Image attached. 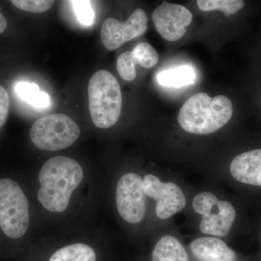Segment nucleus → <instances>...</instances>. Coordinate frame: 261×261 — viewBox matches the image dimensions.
<instances>
[{"label":"nucleus","instance_id":"obj_1","mask_svg":"<svg viewBox=\"0 0 261 261\" xmlns=\"http://www.w3.org/2000/svg\"><path fill=\"white\" fill-rule=\"evenodd\" d=\"M83 176L82 166L75 160L65 156L51 158L39 171L38 200L50 212H64Z\"/></svg>","mask_w":261,"mask_h":261},{"label":"nucleus","instance_id":"obj_2","mask_svg":"<svg viewBox=\"0 0 261 261\" xmlns=\"http://www.w3.org/2000/svg\"><path fill=\"white\" fill-rule=\"evenodd\" d=\"M233 114L231 99L225 95L211 98L200 92L187 99L180 109L178 122L189 133L206 135L227 124Z\"/></svg>","mask_w":261,"mask_h":261},{"label":"nucleus","instance_id":"obj_3","mask_svg":"<svg viewBox=\"0 0 261 261\" xmlns=\"http://www.w3.org/2000/svg\"><path fill=\"white\" fill-rule=\"evenodd\" d=\"M87 91L94 124L99 128L116 124L122 108L121 89L116 77L108 70H98L91 77Z\"/></svg>","mask_w":261,"mask_h":261},{"label":"nucleus","instance_id":"obj_4","mask_svg":"<svg viewBox=\"0 0 261 261\" xmlns=\"http://www.w3.org/2000/svg\"><path fill=\"white\" fill-rule=\"evenodd\" d=\"M29 226V201L23 189L8 178L0 179V228L7 237L19 239Z\"/></svg>","mask_w":261,"mask_h":261},{"label":"nucleus","instance_id":"obj_5","mask_svg":"<svg viewBox=\"0 0 261 261\" xmlns=\"http://www.w3.org/2000/svg\"><path fill=\"white\" fill-rule=\"evenodd\" d=\"M80 128L63 113L47 115L38 119L30 130V139L37 148L56 151L69 147L80 136Z\"/></svg>","mask_w":261,"mask_h":261},{"label":"nucleus","instance_id":"obj_6","mask_svg":"<svg viewBox=\"0 0 261 261\" xmlns=\"http://www.w3.org/2000/svg\"><path fill=\"white\" fill-rule=\"evenodd\" d=\"M192 207L202 216L200 230L205 234L226 236L236 218L233 206L227 201L219 200L211 192L197 194L194 197Z\"/></svg>","mask_w":261,"mask_h":261},{"label":"nucleus","instance_id":"obj_7","mask_svg":"<svg viewBox=\"0 0 261 261\" xmlns=\"http://www.w3.org/2000/svg\"><path fill=\"white\" fill-rule=\"evenodd\" d=\"M142 184V178L135 173H126L117 184V209L122 219L130 224L140 223L145 216V195Z\"/></svg>","mask_w":261,"mask_h":261},{"label":"nucleus","instance_id":"obj_8","mask_svg":"<svg viewBox=\"0 0 261 261\" xmlns=\"http://www.w3.org/2000/svg\"><path fill=\"white\" fill-rule=\"evenodd\" d=\"M145 195L156 201L155 213L159 219H169L185 208L186 198L179 187L173 182H162L152 174L142 178Z\"/></svg>","mask_w":261,"mask_h":261},{"label":"nucleus","instance_id":"obj_9","mask_svg":"<svg viewBox=\"0 0 261 261\" xmlns=\"http://www.w3.org/2000/svg\"><path fill=\"white\" fill-rule=\"evenodd\" d=\"M147 15L142 9L135 10L125 22L106 19L100 32L103 45L108 50L118 49L125 42L142 35L147 31Z\"/></svg>","mask_w":261,"mask_h":261},{"label":"nucleus","instance_id":"obj_10","mask_svg":"<svg viewBox=\"0 0 261 261\" xmlns=\"http://www.w3.org/2000/svg\"><path fill=\"white\" fill-rule=\"evenodd\" d=\"M152 18L163 39L176 42L186 34L187 27L192 23V14L183 5L165 2L154 10Z\"/></svg>","mask_w":261,"mask_h":261},{"label":"nucleus","instance_id":"obj_11","mask_svg":"<svg viewBox=\"0 0 261 261\" xmlns=\"http://www.w3.org/2000/svg\"><path fill=\"white\" fill-rule=\"evenodd\" d=\"M230 172L237 181L261 187V149L236 156L230 165Z\"/></svg>","mask_w":261,"mask_h":261},{"label":"nucleus","instance_id":"obj_12","mask_svg":"<svg viewBox=\"0 0 261 261\" xmlns=\"http://www.w3.org/2000/svg\"><path fill=\"white\" fill-rule=\"evenodd\" d=\"M193 255L199 261H236L232 249L223 240L215 238H200L190 244Z\"/></svg>","mask_w":261,"mask_h":261},{"label":"nucleus","instance_id":"obj_13","mask_svg":"<svg viewBox=\"0 0 261 261\" xmlns=\"http://www.w3.org/2000/svg\"><path fill=\"white\" fill-rule=\"evenodd\" d=\"M152 261H189L185 247L174 237L164 236L158 242L152 252Z\"/></svg>","mask_w":261,"mask_h":261},{"label":"nucleus","instance_id":"obj_14","mask_svg":"<svg viewBox=\"0 0 261 261\" xmlns=\"http://www.w3.org/2000/svg\"><path fill=\"white\" fill-rule=\"evenodd\" d=\"M195 70L189 65H181L160 72L157 75V81L163 87H180L191 85L195 83Z\"/></svg>","mask_w":261,"mask_h":261},{"label":"nucleus","instance_id":"obj_15","mask_svg":"<svg viewBox=\"0 0 261 261\" xmlns=\"http://www.w3.org/2000/svg\"><path fill=\"white\" fill-rule=\"evenodd\" d=\"M15 92L21 100L39 109H44L50 104L49 95L42 92L36 84L19 82L15 85Z\"/></svg>","mask_w":261,"mask_h":261},{"label":"nucleus","instance_id":"obj_16","mask_svg":"<svg viewBox=\"0 0 261 261\" xmlns=\"http://www.w3.org/2000/svg\"><path fill=\"white\" fill-rule=\"evenodd\" d=\"M95 252L85 244L76 243L63 247L55 252L49 261H96Z\"/></svg>","mask_w":261,"mask_h":261},{"label":"nucleus","instance_id":"obj_17","mask_svg":"<svg viewBox=\"0 0 261 261\" xmlns=\"http://www.w3.org/2000/svg\"><path fill=\"white\" fill-rule=\"evenodd\" d=\"M197 6L202 11L221 10L226 16L235 14L245 6L242 0H198Z\"/></svg>","mask_w":261,"mask_h":261},{"label":"nucleus","instance_id":"obj_18","mask_svg":"<svg viewBox=\"0 0 261 261\" xmlns=\"http://www.w3.org/2000/svg\"><path fill=\"white\" fill-rule=\"evenodd\" d=\"M136 64L145 68H153L159 62V57L157 51L148 43L137 44L133 50Z\"/></svg>","mask_w":261,"mask_h":261},{"label":"nucleus","instance_id":"obj_19","mask_svg":"<svg viewBox=\"0 0 261 261\" xmlns=\"http://www.w3.org/2000/svg\"><path fill=\"white\" fill-rule=\"evenodd\" d=\"M135 61L132 51H125L118 57L116 68L123 80L130 82L135 80L137 71Z\"/></svg>","mask_w":261,"mask_h":261},{"label":"nucleus","instance_id":"obj_20","mask_svg":"<svg viewBox=\"0 0 261 261\" xmlns=\"http://www.w3.org/2000/svg\"><path fill=\"white\" fill-rule=\"evenodd\" d=\"M18 9L33 13H42L50 9L55 1L51 0H12Z\"/></svg>","mask_w":261,"mask_h":261},{"label":"nucleus","instance_id":"obj_21","mask_svg":"<svg viewBox=\"0 0 261 261\" xmlns=\"http://www.w3.org/2000/svg\"><path fill=\"white\" fill-rule=\"evenodd\" d=\"M76 18L82 25L89 27L92 25L94 19V12L91 6L90 1L76 0L71 1Z\"/></svg>","mask_w":261,"mask_h":261},{"label":"nucleus","instance_id":"obj_22","mask_svg":"<svg viewBox=\"0 0 261 261\" xmlns=\"http://www.w3.org/2000/svg\"><path fill=\"white\" fill-rule=\"evenodd\" d=\"M10 110V97L8 91L0 85V128L4 126Z\"/></svg>","mask_w":261,"mask_h":261},{"label":"nucleus","instance_id":"obj_23","mask_svg":"<svg viewBox=\"0 0 261 261\" xmlns=\"http://www.w3.org/2000/svg\"><path fill=\"white\" fill-rule=\"evenodd\" d=\"M7 27H8V22L0 10V34L4 32L6 30Z\"/></svg>","mask_w":261,"mask_h":261}]
</instances>
